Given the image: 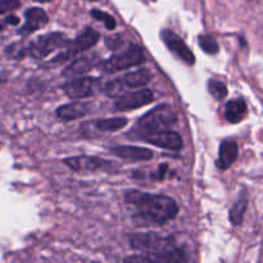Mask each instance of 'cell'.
Returning <instances> with one entry per match:
<instances>
[{"instance_id": "cell-9", "label": "cell", "mask_w": 263, "mask_h": 263, "mask_svg": "<svg viewBox=\"0 0 263 263\" xmlns=\"http://www.w3.org/2000/svg\"><path fill=\"white\" fill-rule=\"evenodd\" d=\"M162 41L164 43V45L168 48V50L171 51L174 55H176L180 61H182L184 63H186L187 66H193L195 63V58L193 51L190 50L189 46L184 43L181 37H180L177 33H175L171 30H163L161 32Z\"/></svg>"}, {"instance_id": "cell-10", "label": "cell", "mask_w": 263, "mask_h": 263, "mask_svg": "<svg viewBox=\"0 0 263 263\" xmlns=\"http://www.w3.org/2000/svg\"><path fill=\"white\" fill-rule=\"evenodd\" d=\"M154 100L153 92L149 89H140L136 91L126 92L117 98L115 107L117 110H131L151 104Z\"/></svg>"}, {"instance_id": "cell-31", "label": "cell", "mask_w": 263, "mask_h": 263, "mask_svg": "<svg viewBox=\"0 0 263 263\" xmlns=\"http://www.w3.org/2000/svg\"><path fill=\"white\" fill-rule=\"evenodd\" d=\"M91 2H95V0H91Z\"/></svg>"}, {"instance_id": "cell-1", "label": "cell", "mask_w": 263, "mask_h": 263, "mask_svg": "<svg viewBox=\"0 0 263 263\" xmlns=\"http://www.w3.org/2000/svg\"><path fill=\"white\" fill-rule=\"evenodd\" d=\"M125 200L134 208L140 220L152 225H163L174 220L179 213L177 203L167 195L127 190Z\"/></svg>"}, {"instance_id": "cell-3", "label": "cell", "mask_w": 263, "mask_h": 263, "mask_svg": "<svg viewBox=\"0 0 263 263\" xmlns=\"http://www.w3.org/2000/svg\"><path fill=\"white\" fill-rule=\"evenodd\" d=\"M146 61L145 53L139 45H130L125 50L115 54L107 61L99 63L100 71L104 73L112 74L123 69L133 68V67L141 66Z\"/></svg>"}, {"instance_id": "cell-17", "label": "cell", "mask_w": 263, "mask_h": 263, "mask_svg": "<svg viewBox=\"0 0 263 263\" xmlns=\"http://www.w3.org/2000/svg\"><path fill=\"white\" fill-rule=\"evenodd\" d=\"M120 79L125 87L138 89V87H143L145 85H148L151 82V80L153 79V73L148 68H139L136 71L123 74Z\"/></svg>"}, {"instance_id": "cell-23", "label": "cell", "mask_w": 263, "mask_h": 263, "mask_svg": "<svg viewBox=\"0 0 263 263\" xmlns=\"http://www.w3.org/2000/svg\"><path fill=\"white\" fill-rule=\"evenodd\" d=\"M91 15L97 21H100V22L104 23L105 28H108V30H115L116 26H117V22H116L115 17H113V15H110V14H108V13L103 12V10L92 9L91 10Z\"/></svg>"}, {"instance_id": "cell-19", "label": "cell", "mask_w": 263, "mask_h": 263, "mask_svg": "<svg viewBox=\"0 0 263 263\" xmlns=\"http://www.w3.org/2000/svg\"><path fill=\"white\" fill-rule=\"evenodd\" d=\"M127 122L128 121L126 117H112L98 120L95 122V126L98 130L103 131V133H113V131H118L125 127Z\"/></svg>"}, {"instance_id": "cell-28", "label": "cell", "mask_w": 263, "mask_h": 263, "mask_svg": "<svg viewBox=\"0 0 263 263\" xmlns=\"http://www.w3.org/2000/svg\"><path fill=\"white\" fill-rule=\"evenodd\" d=\"M5 22L9 23V25H17L20 22V18L15 17V15H9V17L5 18Z\"/></svg>"}, {"instance_id": "cell-21", "label": "cell", "mask_w": 263, "mask_h": 263, "mask_svg": "<svg viewBox=\"0 0 263 263\" xmlns=\"http://www.w3.org/2000/svg\"><path fill=\"white\" fill-rule=\"evenodd\" d=\"M208 91L217 100H223L228 97V87H226V85L215 79L208 81Z\"/></svg>"}, {"instance_id": "cell-12", "label": "cell", "mask_w": 263, "mask_h": 263, "mask_svg": "<svg viewBox=\"0 0 263 263\" xmlns=\"http://www.w3.org/2000/svg\"><path fill=\"white\" fill-rule=\"evenodd\" d=\"M100 63L99 54L97 53H89V54H82L81 57L76 58L74 61L71 62V64L64 68L63 76L73 79V77H79L81 74L86 73L90 69L94 68L95 66Z\"/></svg>"}, {"instance_id": "cell-13", "label": "cell", "mask_w": 263, "mask_h": 263, "mask_svg": "<svg viewBox=\"0 0 263 263\" xmlns=\"http://www.w3.org/2000/svg\"><path fill=\"white\" fill-rule=\"evenodd\" d=\"M25 25L18 31V33H21V35H30V33L43 28L49 22L48 14L41 8H30V9H27L25 12Z\"/></svg>"}, {"instance_id": "cell-16", "label": "cell", "mask_w": 263, "mask_h": 263, "mask_svg": "<svg viewBox=\"0 0 263 263\" xmlns=\"http://www.w3.org/2000/svg\"><path fill=\"white\" fill-rule=\"evenodd\" d=\"M238 144L234 140H225L221 143L216 166L221 170H228L238 158Z\"/></svg>"}, {"instance_id": "cell-20", "label": "cell", "mask_w": 263, "mask_h": 263, "mask_svg": "<svg viewBox=\"0 0 263 263\" xmlns=\"http://www.w3.org/2000/svg\"><path fill=\"white\" fill-rule=\"evenodd\" d=\"M247 207H248V199H247L246 195H241V197L238 198V200H236L235 204L233 205L230 211V221L234 226L241 225Z\"/></svg>"}, {"instance_id": "cell-15", "label": "cell", "mask_w": 263, "mask_h": 263, "mask_svg": "<svg viewBox=\"0 0 263 263\" xmlns=\"http://www.w3.org/2000/svg\"><path fill=\"white\" fill-rule=\"evenodd\" d=\"M89 113V105L82 102H73L57 108L55 115L62 121H74Z\"/></svg>"}, {"instance_id": "cell-5", "label": "cell", "mask_w": 263, "mask_h": 263, "mask_svg": "<svg viewBox=\"0 0 263 263\" xmlns=\"http://www.w3.org/2000/svg\"><path fill=\"white\" fill-rule=\"evenodd\" d=\"M69 44L66 35L59 32H50L39 36L36 40L31 41L25 48V55H30L35 59L46 58L49 54L58 49L66 48Z\"/></svg>"}, {"instance_id": "cell-25", "label": "cell", "mask_w": 263, "mask_h": 263, "mask_svg": "<svg viewBox=\"0 0 263 263\" xmlns=\"http://www.w3.org/2000/svg\"><path fill=\"white\" fill-rule=\"evenodd\" d=\"M20 7V0H0V14L14 10Z\"/></svg>"}, {"instance_id": "cell-2", "label": "cell", "mask_w": 263, "mask_h": 263, "mask_svg": "<svg viewBox=\"0 0 263 263\" xmlns=\"http://www.w3.org/2000/svg\"><path fill=\"white\" fill-rule=\"evenodd\" d=\"M134 251L141 252L140 256L130 257L126 261L131 262H184L186 256L182 249L175 243L171 236L158 234H136L130 239Z\"/></svg>"}, {"instance_id": "cell-8", "label": "cell", "mask_w": 263, "mask_h": 263, "mask_svg": "<svg viewBox=\"0 0 263 263\" xmlns=\"http://www.w3.org/2000/svg\"><path fill=\"white\" fill-rule=\"evenodd\" d=\"M64 163L77 174H85V172H97V171H109L113 164L105 159H100L98 157L90 156H77L69 157L64 159Z\"/></svg>"}, {"instance_id": "cell-27", "label": "cell", "mask_w": 263, "mask_h": 263, "mask_svg": "<svg viewBox=\"0 0 263 263\" xmlns=\"http://www.w3.org/2000/svg\"><path fill=\"white\" fill-rule=\"evenodd\" d=\"M167 168H168V166H167V164H161V166H159V170H158V174L154 175L153 177H156V179H158V180H163L164 175H166V172H167Z\"/></svg>"}, {"instance_id": "cell-11", "label": "cell", "mask_w": 263, "mask_h": 263, "mask_svg": "<svg viewBox=\"0 0 263 263\" xmlns=\"http://www.w3.org/2000/svg\"><path fill=\"white\" fill-rule=\"evenodd\" d=\"M95 80L92 77H73L63 86L64 94L69 99H85L94 92Z\"/></svg>"}, {"instance_id": "cell-6", "label": "cell", "mask_w": 263, "mask_h": 263, "mask_svg": "<svg viewBox=\"0 0 263 263\" xmlns=\"http://www.w3.org/2000/svg\"><path fill=\"white\" fill-rule=\"evenodd\" d=\"M99 39V32H97V31L92 30V28H86V30L82 31L73 41H71V43L66 46L64 51H62V53L58 54L53 61L49 62V64L64 63V62L69 61L71 58H74L77 54L84 53L85 50H89L90 48L97 45Z\"/></svg>"}, {"instance_id": "cell-4", "label": "cell", "mask_w": 263, "mask_h": 263, "mask_svg": "<svg viewBox=\"0 0 263 263\" xmlns=\"http://www.w3.org/2000/svg\"><path fill=\"white\" fill-rule=\"evenodd\" d=\"M177 116L172 107L167 104H162L149 110L148 113L140 117L138 121L136 130L157 131V130H170V127L176 123Z\"/></svg>"}, {"instance_id": "cell-18", "label": "cell", "mask_w": 263, "mask_h": 263, "mask_svg": "<svg viewBox=\"0 0 263 263\" xmlns=\"http://www.w3.org/2000/svg\"><path fill=\"white\" fill-rule=\"evenodd\" d=\"M247 103L244 99L229 100L225 105V118L230 123H238L246 117Z\"/></svg>"}, {"instance_id": "cell-14", "label": "cell", "mask_w": 263, "mask_h": 263, "mask_svg": "<svg viewBox=\"0 0 263 263\" xmlns=\"http://www.w3.org/2000/svg\"><path fill=\"white\" fill-rule=\"evenodd\" d=\"M116 157L121 159H126L128 162H141L149 161L153 158V152L151 149L141 148V146L134 145H118L110 149Z\"/></svg>"}, {"instance_id": "cell-29", "label": "cell", "mask_w": 263, "mask_h": 263, "mask_svg": "<svg viewBox=\"0 0 263 263\" xmlns=\"http://www.w3.org/2000/svg\"><path fill=\"white\" fill-rule=\"evenodd\" d=\"M3 28H4V27H3V23H0V32L3 31Z\"/></svg>"}, {"instance_id": "cell-24", "label": "cell", "mask_w": 263, "mask_h": 263, "mask_svg": "<svg viewBox=\"0 0 263 263\" xmlns=\"http://www.w3.org/2000/svg\"><path fill=\"white\" fill-rule=\"evenodd\" d=\"M199 46L203 51L207 54H217L218 53V44L211 36H200L199 37Z\"/></svg>"}, {"instance_id": "cell-7", "label": "cell", "mask_w": 263, "mask_h": 263, "mask_svg": "<svg viewBox=\"0 0 263 263\" xmlns=\"http://www.w3.org/2000/svg\"><path fill=\"white\" fill-rule=\"evenodd\" d=\"M136 138L145 143L156 145L162 149H168V151H180L182 148V139L176 131L172 130H157V131H146V130H136Z\"/></svg>"}, {"instance_id": "cell-22", "label": "cell", "mask_w": 263, "mask_h": 263, "mask_svg": "<svg viewBox=\"0 0 263 263\" xmlns=\"http://www.w3.org/2000/svg\"><path fill=\"white\" fill-rule=\"evenodd\" d=\"M126 90V87L123 86L122 81H121L120 77L112 80V81L108 82L104 87V91L108 97L110 98H118L123 94V91Z\"/></svg>"}, {"instance_id": "cell-26", "label": "cell", "mask_w": 263, "mask_h": 263, "mask_svg": "<svg viewBox=\"0 0 263 263\" xmlns=\"http://www.w3.org/2000/svg\"><path fill=\"white\" fill-rule=\"evenodd\" d=\"M122 37L120 35H116V36H107L105 37V45L108 46V49H118L122 44Z\"/></svg>"}, {"instance_id": "cell-30", "label": "cell", "mask_w": 263, "mask_h": 263, "mask_svg": "<svg viewBox=\"0 0 263 263\" xmlns=\"http://www.w3.org/2000/svg\"><path fill=\"white\" fill-rule=\"evenodd\" d=\"M40 2H49V0H40Z\"/></svg>"}]
</instances>
